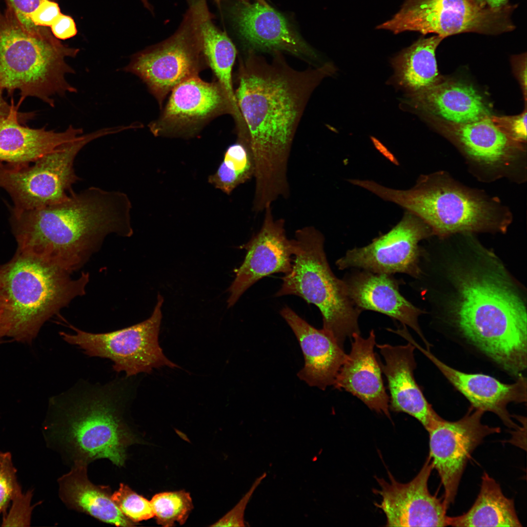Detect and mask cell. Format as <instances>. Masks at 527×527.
<instances>
[{"label":"cell","instance_id":"cell-1","mask_svg":"<svg viewBox=\"0 0 527 527\" xmlns=\"http://www.w3.org/2000/svg\"><path fill=\"white\" fill-rule=\"evenodd\" d=\"M251 51L239 62L235 95L254 162V194L272 198L290 189L288 163L298 124L313 92L335 69L326 63L297 70L280 51L269 62Z\"/></svg>","mask_w":527,"mask_h":527},{"label":"cell","instance_id":"cell-2","mask_svg":"<svg viewBox=\"0 0 527 527\" xmlns=\"http://www.w3.org/2000/svg\"><path fill=\"white\" fill-rule=\"evenodd\" d=\"M470 246L444 260L447 285L442 312L469 343L517 377L527 365L526 304L496 255Z\"/></svg>","mask_w":527,"mask_h":527},{"label":"cell","instance_id":"cell-3","mask_svg":"<svg viewBox=\"0 0 527 527\" xmlns=\"http://www.w3.org/2000/svg\"><path fill=\"white\" fill-rule=\"evenodd\" d=\"M132 205L118 191L89 187L64 201L29 210L13 208L18 252L69 272L80 268L110 234L129 237Z\"/></svg>","mask_w":527,"mask_h":527},{"label":"cell","instance_id":"cell-4","mask_svg":"<svg viewBox=\"0 0 527 527\" xmlns=\"http://www.w3.org/2000/svg\"><path fill=\"white\" fill-rule=\"evenodd\" d=\"M128 378L79 383L51 399L44 434L67 465L88 466L104 458L123 466L129 446L142 443L127 416Z\"/></svg>","mask_w":527,"mask_h":527},{"label":"cell","instance_id":"cell-5","mask_svg":"<svg viewBox=\"0 0 527 527\" xmlns=\"http://www.w3.org/2000/svg\"><path fill=\"white\" fill-rule=\"evenodd\" d=\"M359 185L416 215L441 238L456 233H503L512 219L500 200L466 187L443 171L421 176L407 190L369 180H361Z\"/></svg>","mask_w":527,"mask_h":527},{"label":"cell","instance_id":"cell-6","mask_svg":"<svg viewBox=\"0 0 527 527\" xmlns=\"http://www.w3.org/2000/svg\"><path fill=\"white\" fill-rule=\"evenodd\" d=\"M70 273L18 251L0 266V337L32 341L49 318L84 295L89 273Z\"/></svg>","mask_w":527,"mask_h":527},{"label":"cell","instance_id":"cell-7","mask_svg":"<svg viewBox=\"0 0 527 527\" xmlns=\"http://www.w3.org/2000/svg\"><path fill=\"white\" fill-rule=\"evenodd\" d=\"M79 52L62 44L49 29L39 35L25 31L0 9V88L9 94L19 91L20 102L34 97L53 107L54 96L77 92L65 78L75 73L65 58Z\"/></svg>","mask_w":527,"mask_h":527},{"label":"cell","instance_id":"cell-8","mask_svg":"<svg viewBox=\"0 0 527 527\" xmlns=\"http://www.w3.org/2000/svg\"><path fill=\"white\" fill-rule=\"evenodd\" d=\"M290 272L282 278L277 297L298 296L315 305L323 317V329L344 347L347 337L360 333L362 311L350 299L344 280L333 273L324 250L323 234L312 226L297 230Z\"/></svg>","mask_w":527,"mask_h":527},{"label":"cell","instance_id":"cell-9","mask_svg":"<svg viewBox=\"0 0 527 527\" xmlns=\"http://www.w3.org/2000/svg\"><path fill=\"white\" fill-rule=\"evenodd\" d=\"M109 128L82 135L45 154L31 165L0 163V187L10 195L14 208L29 210L66 200L80 179L74 168L75 158L87 144L110 135Z\"/></svg>","mask_w":527,"mask_h":527},{"label":"cell","instance_id":"cell-10","mask_svg":"<svg viewBox=\"0 0 527 527\" xmlns=\"http://www.w3.org/2000/svg\"><path fill=\"white\" fill-rule=\"evenodd\" d=\"M515 4L493 9L478 0H405L390 20L376 27L395 34L406 31L443 37L463 33L495 35L515 28Z\"/></svg>","mask_w":527,"mask_h":527},{"label":"cell","instance_id":"cell-11","mask_svg":"<svg viewBox=\"0 0 527 527\" xmlns=\"http://www.w3.org/2000/svg\"><path fill=\"white\" fill-rule=\"evenodd\" d=\"M163 298L158 294L153 313L147 319L121 329L92 333L70 325L74 334L60 333L66 343L81 349L89 357L110 359L117 372H124L131 377L140 373H150L163 366H179L167 358L158 341L162 318Z\"/></svg>","mask_w":527,"mask_h":527},{"label":"cell","instance_id":"cell-12","mask_svg":"<svg viewBox=\"0 0 527 527\" xmlns=\"http://www.w3.org/2000/svg\"><path fill=\"white\" fill-rule=\"evenodd\" d=\"M207 66L197 18L189 8L175 33L134 55L124 70L139 77L160 106L171 90Z\"/></svg>","mask_w":527,"mask_h":527},{"label":"cell","instance_id":"cell-13","mask_svg":"<svg viewBox=\"0 0 527 527\" xmlns=\"http://www.w3.org/2000/svg\"><path fill=\"white\" fill-rule=\"evenodd\" d=\"M170 92L160 116L148 125L155 136L193 137L212 120L224 114L233 117L236 129L244 126L241 114L218 81L208 82L196 76L181 82Z\"/></svg>","mask_w":527,"mask_h":527},{"label":"cell","instance_id":"cell-14","mask_svg":"<svg viewBox=\"0 0 527 527\" xmlns=\"http://www.w3.org/2000/svg\"><path fill=\"white\" fill-rule=\"evenodd\" d=\"M446 122L445 132L477 177L487 181L505 177L525 180V144L509 138L490 116L467 123Z\"/></svg>","mask_w":527,"mask_h":527},{"label":"cell","instance_id":"cell-15","mask_svg":"<svg viewBox=\"0 0 527 527\" xmlns=\"http://www.w3.org/2000/svg\"><path fill=\"white\" fill-rule=\"evenodd\" d=\"M432 235L426 223L406 211L387 233L366 246L348 250L336 264L340 270L359 268L374 273H401L418 278L422 273L419 263L423 254L419 243Z\"/></svg>","mask_w":527,"mask_h":527},{"label":"cell","instance_id":"cell-16","mask_svg":"<svg viewBox=\"0 0 527 527\" xmlns=\"http://www.w3.org/2000/svg\"><path fill=\"white\" fill-rule=\"evenodd\" d=\"M484 412L471 406L459 420L448 421L440 417L427 430L428 457L443 485V503L447 508L454 503L461 477L473 450L486 436L501 431L499 427L482 423Z\"/></svg>","mask_w":527,"mask_h":527},{"label":"cell","instance_id":"cell-17","mask_svg":"<svg viewBox=\"0 0 527 527\" xmlns=\"http://www.w3.org/2000/svg\"><path fill=\"white\" fill-rule=\"evenodd\" d=\"M433 469L428 457L418 474L408 483L398 482L389 472L388 481L376 478L380 489L374 492L381 500L375 505L385 513L386 526H447V508L428 488Z\"/></svg>","mask_w":527,"mask_h":527},{"label":"cell","instance_id":"cell-18","mask_svg":"<svg viewBox=\"0 0 527 527\" xmlns=\"http://www.w3.org/2000/svg\"><path fill=\"white\" fill-rule=\"evenodd\" d=\"M262 226L246 243L240 246L246 252L241 265L235 269V278L227 289V307L234 305L243 293L260 279L276 273L290 271L294 251L293 240L287 238L284 219H275L271 206L264 211Z\"/></svg>","mask_w":527,"mask_h":527},{"label":"cell","instance_id":"cell-19","mask_svg":"<svg viewBox=\"0 0 527 527\" xmlns=\"http://www.w3.org/2000/svg\"><path fill=\"white\" fill-rule=\"evenodd\" d=\"M233 15L240 36L251 48L284 51L303 59H317L316 52L284 16L267 3L240 2Z\"/></svg>","mask_w":527,"mask_h":527},{"label":"cell","instance_id":"cell-20","mask_svg":"<svg viewBox=\"0 0 527 527\" xmlns=\"http://www.w3.org/2000/svg\"><path fill=\"white\" fill-rule=\"evenodd\" d=\"M417 347L436 365L446 379L471 404V406L497 415L509 428L517 425L511 419L507 405L527 402V379L523 375L512 384L503 383L489 375L467 373L452 368L433 355L429 349Z\"/></svg>","mask_w":527,"mask_h":527},{"label":"cell","instance_id":"cell-21","mask_svg":"<svg viewBox=\"0 0 527 527\" xmlns=\"http://www.w3.org/2000/svg\"><path fill=\"white\" fill-rule=\"evenodd\" d=\"M385 360L381 368L388 382L389 409L417 419L427 430L440 416L428 403L414 375L416 367L414 345H377Z\"/></svg>","mask_w":527,"mask_h":527},{"label":"cell","instance_id":"cell-22","mask_svg":"<svg viewBox=\"0 0 527 527\" xmlns=\"http://www.w3.org/2000/svg\"><path fill=\"white\" fill-rule=\"evenodd\" d=\"M352 302L362 311L370 310L385 314L413 329L429 349L418 324L425 313L405 298L399 291L401 282L392 275L364 270L347 275L343 280Z\"/></svg>","mask_w":527,"mask_h":527},{"label":"cell","instance_id":"cell-23","mask_svg":"<svg viewBox=\"0 0 527 527\" xmlns=\"http://www.w3.org/2000/svg\"><path fill=\"white\" fill-rule=\"evenodd\" d=\"M350 353L341 367L333 385L350 392L371 410L390 418L389 398L382 377L381 368L374 351L375 335L371 330L364 338L354 333Z\"/></svg>","mask_w":527,"mask_h":527},{"label":"cell","instance_id":"cell-24","mask_svg":"<svg viewBox=\"0 0 527 527\" xmlns=\"http://www.w3.org/2000/svg\"><path fill=\"white\" fill-rule=\"evenodd\" d=\"M281 315L295 334L304 364L297 375L311 386L325 390L333 385L346 354L344 347L324 329H318L285 306Z\"/></svg>","mask_w":527,"mask_h":527},{"label":"cell","instance_id":"cell-25","mask_svg":"<svg viewBox=\"0 0 527 527\" xmlns=\"http://www.w3.org/2000/svg\"><path fill=\"white\" fill-rule=\"evenodd\" d=\"M19 103L0 123V163L25 164L33 162L62 144L83 133L72 125L64 131L34 129L20 124L28 116L18 112Z\"/></svg>","mask_w":527,"mask_h":527},{"label":"cell","instance_id":"cell-26","mask_svg":"<svg viewBox=\"0 0 527 527\" xmlns=\"http://www.w3.org/2000/svg\"><path fill=\"white\" fill-rule=\"evenodd\" d=\"M403 104L453 123H470L489 117L481 95L473 87L456 81H442L407 95Z\"/></svg>","mask_w":527,"mask_h":527},{"label":"cell","instance_id":"cell-27","mask_svg":"<svg viewBox=\"0 0 527 527\" xmlns=\"http://www.w3.org/2000/svg\"><path fill=\"white\" fill-rule=\"evenodd\" d=\"M87 470V466H74L59 478V497L66 507L116 526H136L137 523L124 516L115 504L110 487L93 484Z\"/></svg>","mask_w":527,"mask_h":527},{"label":"cell","instance_id":"cell-28","mask_svg":"<svg viewBox=\"0 0 527 527\" xmlns=\"http://www.w3.org/2000/svg\"><path fill=\"white\" fill-rule=\"evenodd\" d=\"M444 39L435 35L421 38L391 60L394 73L390 82L398 89L411 95L441 81L435 51Z\"/></svg>","mask_w":527,"mask_h":527},{"label":"cell","instance_id":"cell-29","mask_svg":"<svg viewBox=\"0 0 527 527\" xmlns=\"http://www.w3.org/2000/svg\"><path fill=\"white\" fill-rule=\"evenodd\" d=\"M453 527H522L512 499L503 494L500 486L486 472L480 492L471 507L464 514L447 517Z\"/></svg>","mask_w":527,"mask_h":527},{"label":"cell","instance_id":"cell-30","mask_svg":"<svg viewBox=\"0 0 527 527\" xmlns=\"http://www.w3.org/2000/svg\"><path fill=\"white\" fill-rule=\"evenodd\" d=\"M255 165L251 151L237 141L226 150L223 159L216 172L208 178V182L230 195L240 185L254 177Z\"/></svg>","mask_w":527,"mask_h":527},{"label":"cell","instance_id":"cell-31","mask_svg":"<svg viewBox=\"0 0 527 527\" xmlns=\"http://www.w3.org/2000/svg\"><path fill=\"white\" fill-rule=\"evenodd\" d=\"M150 502L157 524L165 527L183 525L193 508L190 493L184 490L157 493Z\"/></svg>","mask_w":527,"mask_h":527},{"label":"cell","instance_id":"cell-32","mask_svg":"<svg viewBox=\"0 0 527 527\" xmlns=\"http://www.w3.org/2000/svg\"><path fill=\"white\" fill-rule=\"evenodd\" d=\"M111 497L122 514L134 523L154 517L150 501L138 494L127 485L121 483Z\"/></svg>","mask_w":527,"mask_h":527},{"label":"cell","instance_id":"cell-33","mask_svg":"<svg viewBox=\"0 0 527 527\" xmlns=\"http://www.w3.org/2000/svg\"><path fill=\"white\" fill-rule=\"evenodd\" d=\"M10 452H0V514L6 513L10 502L21 491Z\"/></svg>","mask_w":527,"mask_h":527},{"label":"cell","instance_id":"cell-34","mask_svg":"<svg viewBox=\"0 0 527 527\" xmlns=\"http://www.w3.org/2000/svg\"><path fill=\"white\" fill-rule=\"evenodd\" d=\"M46 0H5L8 11L26 32L34 35L43 33L45 27L37 26L31 20L36 8Z\"/></svg>","mask_w":527,"mask_h":527},{"label":"cell","instance_id":"cell-35","mask_svg":"<svg viewBox=\"0 0 527 527\" xmlns=\"http://www.w3.org/2000/svg\"><path fill=\"white\" fill-rule=\"evenodd\" d=\"M32 493L31 490L25 493L21 491L14 497L9 512L3 515L1 526H30L32 512L35 506L31 505Z\"/></svg>","mask_w":527,"mask_h":527},{"label":"cell","instance_id":"cell-36","mask_svg":"<svg viewBox=\"0 0 527 527\" xmlns=\"http://www.w3.org/2000/svg\"><path fill=\"white\" fill-rule=\"evenodd\" d=\"M527 110L512 116H491L494 124L509 138L525 144L527 142Z\"/></svg>","mask_w":527,"mask_h":527},{"label":"cell","instance_id":"cell-37","mask_svg":"<svg viewBox=\"0 0 527 527\" xmlns=\"http://www.w3.org/2000/svg\"><path fill=\"white\" fill-rule=\"evenodd\" d=\"M264 473L257 478L247 492L238 504L222 518L211 525L212 527H245L244 514L246 506L252 494L263 480L266 477Z\"/></svg>","mask_w":527,"mask_h":527},{"label":"cell","instance_id":"cell-38","mask_svg":"<svg viewBox=\"0 0 527 527\" xmlns=\"http://www.w3.org/2000/svg\"><path fill=\"white\" fill-rule=\"evenodd\" d=\"M61 13L59 6L55 1L46 0L36 8L30 18L37 26L50 27Z\"/></svg>","mask_w":527,"mask_h":527},{"label":"cell","instance_id":"cell-39","mask_svg":"<svg viewBox=\"0 0 527 527\" xmlns=\"http://www.w3.org/2000/svg\"><path fill=\"white\" fill-rule=\"evenodd\" d=\"M53 35L58 39L66 40L75 36L77 29L74 19L61 13L50 27Z\"/></svg>","mask_w":527,"mask_h":527},{"label":"cell","instance_id":"cell-40","mask_svg":"<svg viewBox=\"0 0 527 527\" xmlns=\"http://www.w3.org/2000/svg\"><path fill=\"white\" fill-rule=\"evenodd\" d=\"M518 61L516 66L517 68L516 69L518 71L517 74H518V78L520 82L521 85L523 90V93L525 95V98L526 101V95H527V61L526 56L525 58H523V56L522 55L518 58Z\"/></svg>","mask_w":527,"mask_h":527},{"label":"cell","instance_id":"cell-41","mask_svg":"<svg viewBox=\"0 0 527 527\" xmlns=\"http://www.w3.org/2000/svg\"><path fill=\"white\" fill-rule=\"evenodd\" d=\"M2 92L3 90L0 88V123L16 106L13 101L10 104L7 103L3 97Z\"/></svg>","mask_w":527,"mask_h":527},{"label":"cell","instance_id":"cell-42","mask_svg":"<svg viewBox=\"0 0 527 527\" xmlns=\"http://www.w3.org/2000/svg\"><path fill=\"white\" fill-rule=\"evenodd\" d=\"M484 5L493 9L499 10L505 8L511 4L509 0H478Z\"/></svg>","mask_w":527,"mask_h":527},{"label":"cell","instance_id":"cell-43","mask_svg":"<svg viewBox=\"0 0 527 527\" xmlns=\"http://www.w3.org/2000/svg\"><path fill=\"white\" fill-rule=\"evenodd\" d=\"M51 0L55 1L56 0ZM141 1L142 2V3L143 4V5H144V7L145 8H146L147 9H148L150 11H152V6H151L150 3L149 2L148 0H141Z\"/></svg>","mask_w":527,"mask_h":527},{"label":"cell","instance_id":"cell-44","mask_svg":"<svg viewBox=\"0 0 527 527\" xmlns=\"http://www.w3.org/2000/svg\"><path fill=\"white\" fill-rule=\"evenodd\" d=\"M214 0L217 3H220V2L223 0ZM238 0L240 1V2H248V0ZM258 1H259L260 2H261V3H266V2L264 0H258Z\"/></svg>","mask_w":527,"mask_h":527},{"label":"cell","instance_id":"cell-45","mask_svg":"<svg viewBox=\"0 0 527 527\" xmlns=\"http://www.w3.org/2000/svg\"><path fill=\"white\" fill-rule=\"evenodd\" d=\"M0 313H1V300H0Z\"/></svg>","mask_w":527,"mask_h":527}]
</instances>
